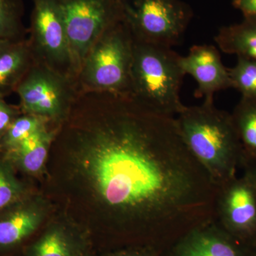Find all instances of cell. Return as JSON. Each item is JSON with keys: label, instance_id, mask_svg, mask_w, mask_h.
Instances as JSON below:
<instances>
[{"label": "cell", "instance_id": "6da1fadb", "mask_svg": "<svg viewBox=\"0 0 256 256\" xmlns=\"http://www.w3.org/2000/svg\"><path fill=\"white\" fill-rule=\"evenodd\" d=\"M109 112L86 143L88 170L111 218L182 238L214 220L217 188L184 142L176 118L130 96L108 94Z\"/></svg>", "mask_w": 256, "mask_h": 256}, {"label": "cell", "instance_id": "7a4b0ae2", "mask_svg": "<svg viewBox=\"0 0 256 256\" xmlns=\"http://www.w3.org/2000/svg\"><path fill=\"white\" fill-rule=\"evenodd\" d=\"M176 120L184 142L217 188L238 175L244 151L232 114L204 99L201 105L185 106Z\"/></svg>", "mask_w": 256, "mask_h": 256}, {"label": "cell", "instance_id": "3957f363", "mask_svg": "<svg viewBox=\"0 0 256 256\" xmlns=\"http://www.w3.org/2000/svg\"><path fill=\"white\" fill-rule=\"evenodd\" d=\"M133 40L130 96L154 112L178 116L185 106L180 98L185 76L181 56L172 47Z\"/></svg>", "mask_w": 256, "mask_h": 256}, {"label": "cell", "instance_id": "277c9868", "mask_svg": "<svg viewBox=\"0 0 256 256\" xmlns=\"http://www.w3.org/2000/svg\"><path fill=\"white\" fill-rule=\"evenodd\" d=\"M124 21L138 41L168 47L178 44L193 12L182 0H120Z\"/></svg>", "mask_w": 256, "mask_h": 256}, {"label": "cell", "instance_id": "5b68a950", "mask_svg": "<svg viewBox=\"0 0 256 256\" xmlns=\"http://www.w3.org/2000/svg\"><path fill=\"white\" fill-rule=\"evenodd\" d=\"M133 43L124 20L106 30L88 55L85 73L88 82L109 94L130 96Z\"/></svg>", "mask_w": 256, "mask_h": 256}, {"label": "cell", "instance_id": "8992f818", "mask_svg": "<svg viewBox=\"0 0 256 256\" xmlns=\"http://www.w3.org/2000/svg\"><path fill=\"white\" fill-rule=\"evenodd\" d=\"M63 15L70 58L80 62L96 38L124 20L120 0H58Z\"/></svg>", "mask_w": 256, "mask_h": 256}, {"label": "cell", "instance_id": "52a82bcc", "mask_svg": "<svg viewBox=\"0 0 256 256\" xmlns=\"http://www.w3.org/2000/svg\"><path fill=\"white\" fill-rule=\"evenodd\" d=\"M217 188L216 222L244 245L256 242V191L249 178L242 173Z\"/></svg>", "mask_w": 256, "mask_h": 256}, {"label": "cell", "instance_id": "ba28073f", "mask_svg": "<svg viewBox=\"0 0 256 256\" xmlns=\"http://www.w3.org/2000/svg\"><path fill=\"white\" fill-rule=\"evenodd\" d=\"M180 64L185 75L188 74L196 80L195 97L214 99L216 92L232 88L228 68L213 45L192 46L188 55L181 56Z\"/></svg>", "mask_w": 256, "mask_h": 256}, {"label": "cell", "instance_id": "9c48e42d", "mask_svg": "<svg viewBox=\"0 0 256 256\" xmlns=\"http://www.w3.org/2000/svg\"><path fill=\"white\" fill-rule=\"evenodd\" d=\"M172 256H247V252L214 220L180 238Z\"/></svg>", "mask_w": 256, "mask_h": 256}, {"label": "cell", "instance_id": "30bf717a", "mask_svg": "<svg viewBox=\"0 0 256 256\" xmlns=\"http://www.w3.org/2000/svg\"><path fill=\"white\" fill-rule=\"evenodd\" d=\"M32 22L35 38L50 60L64 62L70 58L58 0H34Z\"/></svg>", "mask_w": 256, "mask_h": 256}, {"label": "cell", "instance_id": "8fae6325", "mask_svg": "<svg viewBox=\"0 0 256 256\" xmlns=\"http://www.w3.org/2000/svg\"><path fill=\"white\" fill-rule=\"evenodd\" d=\"M16 89L28 112L54 116L62 109L65 97L63 87L52 74L33 70L24 77Z\"/></svg>", "mask_w": 256, "mask_h": 256}, {"label": "cell", "instance_id": "7c38bea8", "mask_svg": "<svg viewBox=\"0 0 256 256\" xmlns=\"http://www.w3.org/2000/svg\"><path fill=\"white\" fill-rule=\"evenodd\" d=\"M28 47L18 40L0 41V97L16 88L28 68Z\"/></svg>", "mask_w": 256, "mask_h": 256}, {"label": "cell", "instance_id": "4fadbf2b", "mask_svg": "<svg viewBox=\"0 0 256 256\" xmlns=\"http://www.w3.org/2000/svg\"><path fill=\"white\" fill-rule=\"evenodd\" d=\"M220 50L227 54L256 60V18L223 26L214 38Z\"/></svg>", "mask_w": 256, "mask_h": 256}, {"label": "cell", "instance_id": "5bb4252c", "mask_svg": "<svg viewBox=\"0 0 256 256\" xmlns=\"http://www.w3.org/2000/svg\"><path fill=\"white\" fill-rule=\"evenodd\" d=\"M232 116L244 151L242 163L256 162V98H242Z\"/></svg>", "mask_w": 256, "mask_h": 256}, {"label": "cell", "instance_id": "9a60e30c", "mask_svg": "<svg viewBox=\"0 0 256 256\" xmlns=\"http://www.w3.org/2000/svg\"><path fill=\"white\" fill-rule=\"evenodd\" d=\"M37 224L38 216L28 210L15 212L0 220V245H12L20 242L35 230Z\"/></svg>", "mask_w": 256, "mask_h": 256}, {"label": "cell", "instance_id": "2e32d148", "mask_svg": "<svg viewBox=\"0 0 256 256\" xmlns=\"http://www.w3.org/2000/svg\"><path fill=\"white\" fill-rule=\"evenodd\" d=\"M50 138L42 128L26 138L14 149L26 171L36 172L41 169L46 160Z\"/></svg>", "mask_w": 256, "mask_h": 256}, {"label": "cell", "instance_id": "e0dca14e", "mask_svg": "<svg viewBox=\"0 0 256 256\" xmlns=\"http://www.w3.org/2000/svg\"><path fill=\"white\" fill-rule=\"evenodd\" d=\"M232 88L238 90L242 98H256V60L237 57V62L228 68Z\"/></svg>", "mask_w": 256, "mask_h": 256}, {"label": "cell", "instance_id": "ac0fdd59", "mask_svg": "<svg viewBox=\"0 0 256 256\" xmlns=\"http://www.w3.org/2000/svg\"><path fill=\"white\" fill-rule=\"evenodd\" d=\"M20 0H0V41L16 40L21 34Z\"/></svg>", "mask_w": 256, "mask_h": 256}, {"label": "cell", "instance_id": "d6986e66", "mask_svg": "<svg viewBox=\"0 0 256 256\" xmlns=\"http://www.w3.org/2000/svg\"><path fill=\"white\" fill-rule=\"evenodd\" d=\"M42 128V121L35 116L18 118L13 120L5 132L4 144L10 149H16L26 138Z\"/></svg>", "mask_w": 256, "mask_h": 256}, {"label": "cell", "instance_id": "ffe728a7", "mask_svg": "<svg viewBox=\"0 0 256 256\" xmlns=\"http://www.w3.org/2000/svg\"><path fill=\"white\" fill-rule=\"evenodd\" d=\"M36 256H68V250L60 234L53 233L40 242Z\"/></svg>", "mask_w": 256, "mask_h": 256}, {"label": "cell", "instance_id": "44dd1931", "mask_svg": "<svg viewBox=\"0 0 256 256\" xmlns=\"http://www.w3.org/2000/svg\"><path fill=\"white\" fill-rule=\"evenodd\" d=\"M18 194L16 183L4 170L0 168V210L10 204Z\"/></svg>", "mask_w": 256, "mask_h": 256}, {"label": "cell", "instance_id": "7402d4cb", "mask_svg": "<svg viewBox=\"0 0 256 256\" xmlns=\"http://www.w3.org/2000/svg\"><path fill=\"white\" fill-rule=\"evenodd\" d=\"M14 110L0 97V136L4 134L14 118Z\"/></svg>", "mask_w": 256, "mask_h": 256}, {"label": "cell", "instance_id": "603a6c76", "mask_svg": "<svg viewBox=\"0 0 256 256\" xmlns=\"http://www.w3.org/2000/svg\"><path fill=\"white\" fill-rule=\"evenodd\" d=\"M232 4L244 18H256V0H233Z\"/></svg>", "mask_w": 256, "mask_h": 256}, {"label": "cell", "instance_id": "cb8c5ba5", "mask_svg": "<svg viewBox=\"0 0 256 256\" xmlns=\"http://www.w3.org/2000/svg\"><path fill=\"white\" fill-rule=\"evenodd\" d=\"M242 168L244 170V174L250 180L256 191V162H242Z\"/></svg>", "mask_w": 256, "mask_h": 256}]
</instances>
